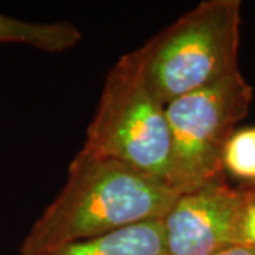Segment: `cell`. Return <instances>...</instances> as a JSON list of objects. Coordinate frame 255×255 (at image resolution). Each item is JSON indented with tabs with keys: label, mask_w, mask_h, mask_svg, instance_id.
<instances>
[{
	"label": "cell",
	"mask_w": 255,
	"mask_h": 255,
	"mask_svg": "<svg viewBox=\"0 0 255 255\" xmlns=\"http://www.w3.org/2000/svg\"><path fill=\"white\" fill-rule=\"evenodd\" d=\"M179 193L119 160L81 147L67 182L21 241L20 255H40L65 244L162 220Z\"/></svg>",
	"instance_id": "6da1fadb"
},
{
	"label": "cell",
	"mask_w": 255,
	"mask_h": 255,
	"mask_svg": "<svg viewBox=\"0 0 255 255\" xmlns=\"http://www.w3.org/2000/svg\"><path fill=\"white\" fill-rule=\"evenodd\" d=\"M240 0H206L139 47L146 81L160 102L240 71Z\"/></svg>",
	"instance_id": "7a4b0ae2"
},
{
	"label": "cell",
	"mask_w": 255,
	"mask_h": 255,
	"mask_svg": "<svg viewBox=\"0 0 255 255\" xmlns=\"http://www.w3.org/2000/svg\"><path fill=\"white\" fill-rule=\"evenodd\" d=\"M82 147L166 182L172 152L166 105L146 81L139 48L111 68Z\"/></svg>",
	"instance_id": "3957f363"
},
{
	"label": "cell",
	"mask_w": 255,
	"mask_h": 255,
	"mask_svg": "<svg viewBox=\"0 0 255 255\" xmlns=\"http://www.w3.org/2000/svg\"><path fill=\"white\" fill-rule=\"evenodd\" d=\"M253 95V87L237 71L166 105L172 142L166 183L174 191L187 193L224 174V149L248 115Z\"/></svg>",
	"instance_id": "277c9868"
},
{
	"label": "cell",
	"mask_w": 255,
	"mask_h": 255,
	"mask_svg": "<svg viewBox=\"0 0 255 255\" xmlns=\"http://www.w3.org/2000/svg\"><path fill=\"white\" fill-rule=\"evenodd\" d=\"M240 200L224 174L179 194L162 219L166 254L216 255L234 246Z\"/></svg>",
	"instance_id": "5b68a950"
},
{
	"label": "cell",
	"mask_w": 255,
	"mask_h": 255,
	"mask_svg": "<svg viewBox=\"0 0 255 255\" xmlns=\"http://www.w3.org/2000/svg\"><path fill=\"white\" fill-rule=\"evenodd\" d=\"M40 255H167L162 220L121 228L104 236L65 244Z\"/></svg>",
	"instance_id": "8992f818"
},
{
	"label": "cell",
	"mask_w": 255,
	"mask_h": 255,
	"mask_svg": "<svg viewBox=\"0 0 255 255\" xmlns=\"http://www.w3.org/2000/svg\"><path fill=\"white\" fill-rule=\"evenodd\" d=\"M81 40L80 28L67 21L38 23L0 13V44H23L47 53H64Z\"/></svg>",
	"instance_id": "52a82bcc"
},
{
	"label": "cell",
	"mask_w": 255,
	"mask_h": 255,
	"mask_svg": "<svg viewBox=\"0 0 255 255\" xmlns=\"http://www.w3.org/2000/svg\"><path fill=\"white\" fill-rule=\"evenodd\" d=\"M224 174H231L243 184H255V127L236 129L223 153Z\"/></svg>",
	"instance_id": "ba28073f"
},
{
	"label": "cell",
	"mask_w": 255,
	"mask_h": 255,
	"mask_svg": "<svg viewBox=\"0 0 255 255\" xmlns=\"http://www.w3.org/2000/svg\"><path fill=\"white\" fill-rule=\"evenodd\" d=\"M240 194L241 200L234 246L255 248V184H243Z\"/></svg>",
	"instance_id": "9c48e42d"
},
{
	"label": "cell",
	"mask_w": 255,
	"mask_h": 255,
	"mask_svg": "<svg viewBox=\"0 0 255 255\" xmlns=\"http://www.w3.org/2000/svg\"><path fill=\"white\" fill-rule=\"evenodd\" d=\"M216 255H255V248L243 246H233Z\"/></svg>",
	"instance_id": "30bf717a"
}]
</instances>
